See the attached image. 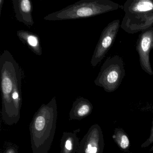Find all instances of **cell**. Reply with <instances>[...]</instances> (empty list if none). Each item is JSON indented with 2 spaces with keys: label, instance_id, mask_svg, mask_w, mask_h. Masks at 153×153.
Instances as JSON below:
<instances>
[{
  "label": "cell",
  "instance_id": "6da1fadb",
  "mask_svg": "<svg viewBox=\"0 0 153 153\" xmlns=\"http://www.w3.org/2000/svg\"><path fill=\"white\" fill-rule=\"evenodd\" d=\"M2 119L8 126L19 120L22 105V71L12 55L4 50L0 56Z\"/></svg>",
  "mask_w": 153,
  "mask_h": 153
},
{
  "label": "cell",
  "instance_id": "7a4b0ae2",
  "mask_svg": "<svg viewBox=\"0 0 153 153\" xmlns=\"http://www.w3.org/2000/svg\"><path fill=\"white\" fill-rule=\"evenodd\" d=\"M57 108L55 97L43 104L35 113L29 126L32 153H48L54 140Z\"/></svg>",
  "mask_w": 153,
  "mask_h": 153
},
{
  "label": "cell",
  "instance_id": "3957f363",
  "mask_svg": "<svg viewBox=\"0 0 153 153\" xmlns=\"http://www.w3.org/2000/svg\"><path fill=\"white\" fill-rule=\"evenodd\" d=\"M124 9V6L110 0H80L44 17L50 21L91 18L109 12Z\"/></svg>",
  "mask_w": 153,
  "mask_h": 153
},
{
  "label": "cell",
  "instance_id": "277c9868",
  "mask_svg": "<svg viewBox=\"0 0 153 153\" xmlns=\"http://www.w3.org/2000/svg\"><path fill=\"white\" fill-rule=\"evenodd\" d=\"M120 27L129 34L141 32L153 25V0H126Z\"/></svg>",
  "mask_w": 153,
  "mask_h": 153
},
{
  "label": "cell",
  "instance_id": "5b68a950",
  "mask_svg": "<svg viewBox=\"0 0 153 153\" xmlns=\"http://www.w3.org/2000/svg\"><path fill=\"white\" fill-rule=\"evenodd\" d=\"M125 75V65L118 55L107 58L94 80L97 86L102 87L108 93L116 91L119 87Z\"/></svg>",
  "mask_w": 153,
  "mask_h": 153
},
{
  "label": "cell",
  "instance_id": "8992f818",
  "mask_svg": "<svg viewBox=\"0 0 153 153\" xmlns=\"http://www.w3.org/2000/svg\"><path fill=\"white\" fill-rule=\"evenodd\" d=\"M120 25V20H115L102 30L92 57L91 65L93 67H96L105 57L116 40Z\"/></svg>",
  "mask_w": 153,
  "mask_h": 153
},
{
  "label": "cell",
  "instance_id": "52a82bcc",
  "mask_svg": "<svg viewBox=\"0 0 153 153\" xmlns=\"http://www.w3.org/2000/svg\"><path fill=\"white\" fill-rule=\"evenodd\" d=\"M104 146L102 129L99 125L94 124L80 142L77 153H103Z\"/></svg>",
  "mask_w": 153,
  "mask_h": 153
},
{
  "label": "cell",
  "instance_id": "ba28073f",
  "mask_svg": "<svg viewBox=\"0 0 153 153\" xmlns=\"http://www.w3.org/2000/svg\"><path fill=\"white\" fill-rule=\"evenodd\" d=\"M136 49L142 69L150 75L153 71L150 60V52L153 49V27L141 31L137 42Z\"/></svg>",
  "mask_w": 153,
  "mask_h": 153
},
{
  "label": "cell",
  "instance_id": "9c48e42d",
  "mask_svg": "<svg viewBox=\"0 0 153 153\" xmlns=\"http://www.w3.org/2000/svg\"><path fill=\"white\" fill-rule=\"evenodd\" d=\"M17 21L28 27L34 24L32 16L33 5L31 0H12Z\"/></svg>",
  "mask_w": 153,
  "mask_h": 153
},
{
  "label": "cell",
  "instance_id": "30bf717a",
  "mask_svg": "<svg viewBox=\"0 0 153 153\" xmlns=\"http://www.w3.org/2000/svg\"><path fill=\"white\" fill-rule=\"evenodd\" d=\"M93 110L91 102L84 97L77 98L69 113V119L81 120L90 115Z\"/></svg>",
  "mask_w": 153,
  "mask_h": 153
},
{
  "label": "cell",
  "instance_id": "8fae6325",
  "mask_svg": "<svg viewBox=\"0 0 153 153\" xmlns=\"http://www.w3.org/2000/svg\"><path fill=\"white\" fill-rule=\"evenodd\" d=\"M17 35L23 44L28 46L30 49L37 55L41 56L42 48L39 36L28 30H19Z\"/></svg>",
  "mask_w": 153,
  "mask_h": 153
},
{
  "label": "cell",
  "instance_id": "7c38bea8",
  "mask_svg": "<svg viewBox=\"0 0 153 153\" xmlns=\"http://www.w3.org/2000/svg\"><path fill=\"white\" fill-rule=\"evenodd\" d=\"M80 142L75 133L64 132L60 142L61 153H76Z\"/></svg>",
  "mask_w": 153,
  "mask_h": 153
},
{
  "label": "cell",
  "instance_id": "4fadbf2b",
  "mask_svg": "<svg viewBox=\"0 0 153 153\" xmlns=\"http://www.w3.org/2000/svg\"><path fill=\"white\" fill-rule=\"evenodd\" d=\"M112 138L119 149L125 152H127L130 149L131 144L128 135L125 130L120 128H115Z\"/></svg>",
  "mask_w": 153,
  "mask_h": 153
},
{
  "label": "cell",
  "instance_id": "5bb4252c",
  "mask_svg": "<svg viewBox=\"0 0 153 153\" xmlns=\"http://www.w3.org/2000/svg\"><path fill=\"white\" fill-rule=\"evenodd\" d=\"M153 143V118L152 122V127L151 128V133L149 138L141 145L142 148H146L150 146Z\"/></svg>",
  "mask_w": 153,
  "mask_h": 153
},
{
  "label": "cell",
  "instance_id": "9a60e30c",
  "mask_svg": "<svg viewBox=\"0 0 153 153\" xmlns=\"http://www.w3.org/2000/svg\"><path fill=\"white\" fill-rule=\"evenodd\" d=\"M4 153H18V149L14 146H8L6 148Z\"/></svg>",
  "mask_w": 153,
  "mask_h": 153
},
{
  "label": "cell",
  "instance_id": "2e32d148",
  "mask_svg": "<svg viewBox=\"0 0 153 153\" xmlns=\"http://www.w3.org/2000/svg\"><path fill=\"white\" fill-rule=\"evenodd\" d=\"M4 0H0V16L1 13L2 8L3 4H4Z\"/></svg>",
  "mask_w": 153,
  "mask_h": 153
},
{
  "label": "cell",
  "instance_id": "e0dca14e",
  "mask_svg": "<svg viewBox=\"0 0 153 153\" xmlns=\"http://www.w3.org/2000/svg\"><path fill=\"white\" fill-rule=\"evenodd\" d=\"M150 151H151V152H153V146H152L151 149H150Z\"/></svg>",
  "mask_w": 153,
  "mask_h": 153
}]
</instances>
